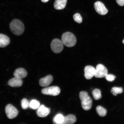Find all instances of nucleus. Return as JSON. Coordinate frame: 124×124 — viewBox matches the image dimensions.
Returning <instances> with one entry per match:
<instances>
[{"label": "nucleus", "instance_id": "aec40b11", "mask_svg": "<svg viewBox=\"0 0 124 124\" xmlns=\"http://www.w3.org/2000/svg\"><path fill=\"white\" fill-rule=\"evenodd\" d=\"M92 94L94 100H98L102 98L101 91L100 89H95L92 91Z\"/></svg>", "mask_w": 124, "mask_h": 124}, {"label": "nucleus", "instance_id": "4468645a", "mask_svg": "<svg viewBox=\"0 0 124 124\" xmlns=\"http://www.w3.org/2000/svg\"><path fill=\"white\" fill-rule=\"evenodd\" d=\"M10 38L7 36L0 34V47H6L10 43Z\"/></svg>", "mask_w": 124, "mask_h": 124}, {"label": "nucleus", "instance_id": "4be33fe9", "mask_svg": "<svg viewBox=\"0 0 124 124\" xmlns=\"http://www.w3.org/2000/svg\"><path fill=\"white\" fill-rule=\"evenodd\" d=\"M21 105L23 109H26L29 107V102L27 99H23L22 101Z\"/></svg>", "mask_w": 124, "mask_h": 124}, {"label": "nucleus", "instance_id": "39448f33", "mask_svg": "<svg viewBox=\"0 0 124 124\" xmlns=\"http://www.w3.org/2000/svg\"><path fill=\"white\" fill-rule=\"evenodd\" d=\"M5 111L7 117L10 119L16 117L18 114V111L17 108L11 104H8L6 106Z\"/></svg>", "mask_w": 124, "mask_h": 124}, {"label": "nucleus", "instance_id": "f8f14e48", "mask_svg": "<svg viewBox=\"0 0 124 124\" xmlns=\"http://www.w3.org/2000/svg\"><path fill=\"white\" fill-rule=\"evenodd\" d=\"M27 71L22 68L17 69L15 71L14 73L15 77L21 79L25 78L27 77Z\"/></svg>", "mask_w": 124, "mask_h": 124}, {"label": "nucleus", "instance_id": "393cba45", "mask_svg": "<svg viewBox=\"0 0 124 124\" xmlns=\"http://www.w3.org/2000/svg\"><path fill=\"white\" fill-rule=\"evenodd\" d=\"M116 2L119 6L122 7L124 6V0H116Z\"/></svg>", "mask_w": 124, "mask_h": 124}, {"label": "nucleus", "instance_id": "9d476101", "mask_svg": "<svg viewBox=\"0 0 124 124\" xmlns=\"http://www.w3.org/2000/svg\"><path fill=\"white\" fill-rule=\"evenodd\" d=\"M37 114L38 117H46L50 114V109L45 107L44 105H41L37 110Z\"/></svg>", "mask_w": 124, "mask_h": 124}, {"label": "nucleus", "instance_id": "6ab92c4d", "mask_svg": "<svg viewBox=\"0 0 124 124\" xmlns=\"http://www.w3.org/2000/svg\"><path fill=\"white\" fill-rule=\"evenodd\" d=\"M96 111L97 114L101 117H104L106 115V109L102 106H98L96 108Z\"/></svg>", "mask_w": 124, "mask_h": 124}, {"label": "nucleus", "instance_id": "b1692460", "mask_svg": "<svg viewBox=\"0 0 124 124\" xmlns=\"http://www.w3.org/2000/svg\"><path fill=\"white\" fill-rule=\"evenodd\" d=\"M105 78L108 81L112 82L114 81L116 78L115 76L112 74H108L105 77Z\"/></svg>", "mask_w": 124, "mask_h": 124}, {"label": "nucleus", "instance_id": "1a4fd4ad", "mask_svg": "<svg viewBox=\"0 0 124 124\" xmlns=\"http://www.w3.org/2000/svg\"><path fill=\"white\" fill-rule=\"evenodd\" d=\"M84 76L86 79L89 80L95 76L96 69L93 67L88 66L85 67L84 69Z\"/></svg>", "mask_w": 124, "mask_h": 124}, {"label": "nucleus", "instance_id": "2eb2a0df", "mask_svg": "<svg viewBox=\"0 0 124 124\" xmlns=\"http://www.w3.org/2000/svg\"><path fill=\"white\" fill-rule=\"evenodd\" d=\"M67 0H55L54 7L57 10H61L65 7Z\"/></svg>", "mask_w": 124, "mask_h": 124}, {"label": "nucleus", "instance_id": "7ed1b4c3", "mask_svg": "<svg viewBox=\"0 0 124 124\" xmlns=\"http://www.w3.org/2000/svg\"><path fill=\"white\" fill-rule=\"evenodd\" d=\"M62 41L65 46L68 47H71L75 45L77 39L73 34L67 32L63 34L62 35Z\"/></svg>", "mask_w": 124, "mask_h": 124}, {"label": "nucleus", "instance_id": "0eeeda50", "mask_svg": "<svg viewBox=\"0 0 124 124\" xmlns=\"http://www.w3.org/2000/svg\"><path fill=\"white\" fill-rule=\"evenodd\" d=\"M96 69L95 77L96 78H101L105 77L108 74V69L103 65H97Z\"/></svg>", "mask_w": 124, "mask_h": 124}, {"label": "nucleus", "instance_id": "412c9836", "mask_svg": "<svg viewBox=\"0 0 124 124\" xmlns=\"http://www.w3.org/2000/svg\"><path fill=\"white\" fill-rule=\"evenodd\" d=\"M111 92L113 95L116 96L123 93V89L122 87H114L111 89Z\"/></svg>", "mask_w": 124, "mask_h": 124}, {"label": "nucleus", "instance_id": "6e6552de", "mask_svg": "<svg viewBox=\"0 0 124 124\" xmlns=\"http://www.w3.org/2000/svg\"><path fill=\"white\" fill-rule=\"evenodd\" d=\"M95 10L99 14L104 15L108 13V9L105 7L104 4L100 1H97L94 4Z\"/></svg>", "mask_w": 124, "mask_h": 124}, {"label": "nucleus", "instance_id": "9b49d317", "mask_svg": "<svg viewBox=\"0 0 124 124\" xmlns=\"http://www.w3.org/2000/svg\"><path fill=\"white\" fill-rule=\"evenodd\" d=\"M53 80V77L52 76L48 75L40 79L39 81V85L40 86L43 87H46L52 83Z\"/></svg>", "mask_w": 124, "mask_h": 124}, {"label": "nucleus", "instance_id": "423d86ee", "mask_svg": "<svg viewBox=\"0 0 124 124\" xmlns=\"http://www.w3.org/2000/svg\"><path fill=\"white\" fill-rule=\"evenodd\" d=\"M60 92V88L57 86H52L44 88L42 90L41 93L44 95L56 96Z\"/></svg>", "mask_w": 124, "mask_h": 124}, {"label": "nucleus", "instance_id": "f3484780", "mask_svg": "<svg viewBox=\"0 0 124 124\" xmlns=\"http://www.w3.org/2000/svg\"><path fill=\"white\" fill-rule=\"evenodd\" d=\"M64 116L61 114L56 115L53 119V122L54 124H62L64 120Z\"/></svg>", "mask_w": 124, "mask_h": 124}, {"label": "nucleus", "instance_id": "ddd939ff", "mask_svg": "<svg viewBox=\"0 0 124 124\" xmlns=\"http://www.w3.org/2000/svg\"><path fill=\"white\" fill-rule=\"evenodd\" d=\"M8 84L12 87H19L22 85L23 81L22 79L15 77L9 80Z\"/></svg>", "mask_w": 124, "mask_h": 124}, {"label": "nucleus", "instance_id": "20e7f679", "mask_svg": "<svg viewBox=\"0 0 124 124\" xmlns=\"http://www.w3.org/2000/svg\"><path fill=\"white\" fill-rule=\"evenodd\" d=\"M51 49L55 54H59L61 52L63 48V44L62 41L58 39H54L51 43Z\"/></svg>", "mask_w": 124, "mask_h": 124}, {"label": "nucleus", "instance_id": "dca6fc26", "mask_svg": "<svg viewBox=\"0 0 124 124\" xmlns=\"http://www.w3.org/2000/svg\"><path fill=\"white\" fill-rule=\"evenodd\" d=\"M77 121L76 118L73 115L69 114L64 117V120L62 124H72Z\"/></svg>", "mask_w": 124, "mask_h": 124}, {"label": "nucleus", "instance_id": "f257e3e1", "mask_svg": "<svg viewBox=\"0 0 124 124\" xmlns=\"http://www.w3.org/2000/svg\"><path fill=\"white\" fill-rule=\"evenodd\" d=\"M10 27L12 33L16 35H22L24 30V24L22 22L17 19L12 20L10 23Z\"/></svg>", "mask_w": 124, "mask_h": 124}, {"label": "nucleus", "instance_id": "f03ea898", "mask_svg": "<svg viewBox=\"0 0 124 124\" xmlns=\"http://www.w3.org/2000/svg\"><path fill=\"white\" fill-rule=\"evenodd\" d=\"M79 97L82 108L86 111L89 110L92 108V100L86 91H82L80 92Z\"/></svg>", "mask_w": 124, "mask_h": 124}, {"label": "nucleus", "instance_id": "bb28decb", "mask_svg": "<svg viewBox=\"0 0 124 124\" xmlns=\"http://www.w3.org/2000/svg\"><path fill=\"white\" fill-rule=\"evenodd\" d=\"M122 43L124 44V39L123 40V41H122Z\"/></svg>", "mask_w": 124, "mask_h": 124}, {"label": "nucleus", "instance_id": "a878e982", "mask_svg": "<svg viewBox=\"0 0 124 124\" xmlns=\"http://www.w3.org/2000/svg\"><path fill=\"white\" fill-rule=\"evenodd\" d=\"M49 0H41V1L43 2L46 3L48 2Z\"/></svg>", "mask_w": 124, "mask_h": 124}, {"label": "nucleus", "instance_id": "a211bd4d", "mask_svg": "<svg viewBox=\"0 0 124 124\" xmlns=\"http://www.w3.org/2000/svg\"><path fill=\"white\" fill-rule=\"evenodd\" d=\"M40 106V103L38 101L33 100L29 102V107L33 110H37Z\"/></svg>", "mask_w": 124, "mask_h": 124}, {"label": "nucleus", "instance_id": "5701e85b", "mask_svg": "<svg viewBox=\"0 0 124 124\" xmlns=\"http://www.w3.org/2000/svg\"><path fill=\"white\" fill-rule=\"evenodd\" d=\"M73 18L76 22L78 23H82L83 21V19L79 13L75 14Z\"/></svg>", "mask_w": 124, "mask_h": 124}]
</instances>
